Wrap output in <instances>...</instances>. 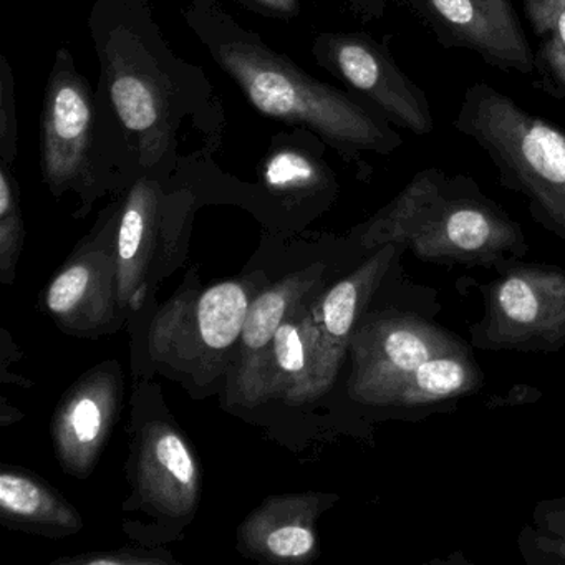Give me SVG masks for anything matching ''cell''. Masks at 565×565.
Segmentation results:
<instances>
[{
	"label": "cell",
	"instance_id": "19",
	"mask_svg": "<svg viewBox=\"0 0 565 565\" xmlns=\"http://www.w3.org/2000/svg\"><path fill=\"white\" fill-rule=\"evenodd\" d=\"M157 186L141 181L131 190L118 230V280L124 296L135 299V284L141 274V254H148L157 220Z\"/></svg>",
	"mask_w": 565,
	"mask_h": 565
},
{
	"label": "cell",
	"instance_id": "3",
	"mask_svg": "<svg viewBox=\"0 0 565 565\" xmlns=\"http://www.w3.org/2000/svg\"><path fill=\"white\" fill-rule=\"evenodd\" d=\"M216 58L267 117L303 125L347 150L388 154L402 147V137L388 124L257 42H224L217 45Z\"/></svg>",
	"mask_w": 565,
	"mask_h": 565
},
{
	"label": "cell",
	"instance_id": "9",
	"mask_svg": "<svg viewBox=\"0 0 565 565\" xmlns=\"http://www.w3.org/2000/svg\"><path fill=\"white\" fill-rule=\"evenodd\" d=\"M445 42L468 49L495 67L531 74L534 52L511 0H418Z\"/></svg>",
	"mask_w": 565,
	"mask_h": 565
},
{
	"label": "cell",
	"instance_id": "24",
	"mask_svg": "<svg viewBox=\"0 0 565 565\" xmlns=\"http://www.w3.org/2000/svg\"><path fill=\"white\" fill-rule=\"evenodd\" d=\"M518 548L527 565H565L564 534L524 524L518 534Z\"/></svg>",
	"mask_w": 565,
	"mask_h": 565
},
{
	"label": "cell",
	"instance_id": "15",
	"mask_svg": "<svg viewBox=\"0 0 565 565\" xmlns=\"http://www.w3.org/2000/svg\"><path fill=\"white\" fill-rule=\"evenodd\" d=\"M319 279L320 274H317L312 280L303 274L287 277L273 289L260 294L250 303L243 332H241L243 359H241V369L237 373V385H239L241 393L247 398L253 399L260 365H263L264 356L269 350L277 329L300 306V299L310 289V284L317 282Z\"/></svg>",
	"mask_w": 565,
	"mask_h": 565
},
{
	"label": "cell",
	"instance_id": "6",
	"mask_svg": "<svg viewBox=\"0 0 565 565\" xmlns=\"http://www.w3.org/2000/svg\"><path fill=\"white\" fill-rule=\"evenodd\" d=\"M249 306L239 282L217 284L194 300L171 302L154 320L151 355L177 369L201 365L203 359L213 362L239 342Z\"/></svg>",
	"mask_w": 565,
	"mask_h": 565
},
{
	"label": "cell",
	"instance_id": "20",
	"mask_svg": "<svg viewBox=\"0 0 565 565\" xmlns=\"http://www.w3.org/2000/svg\"><path fill=\"white\" fill-rule=\"evenodd\" d=\"M105 276L94 260H77L55 277L47 290V307L58 319L75 320L104 294Z\"/></svg>",
	"mask_w": 565,
	"mask_h": 565
},
{
	"label": "cell",
	"instance_id": "28",
	"mask_svg": "<svg viewBox=\"0 0 565 565\" xmlns=\"http://www.w3.org/2000/svg\"><path fill=\"white\" fill-rule=\"evenodd\" d=\"M250 2L273 14L294 15L299 11L297 0H250Z\"/></svg>",
	"mask_w": 565,
	"mask_h": 565
},
{
	"label": "cell",
	"instance_id": "18",
	"mask_svg": "<svg viewBox=\"0 0 565 565\" xmlns=\"http://www.w3.org/2000/svg\"><path fill=\"white\" fill-rule=\"evenodd\" d=\"M110 97L121 124L130 134L141 138L160 134L167 104L158 82L143 68L118 58L110 68Z\"/></svg>",
	"mask_w": 565,
	"mask_h": 565
},
{
	"label": "cell",
	"instance_id": "10",
	"mask_svg": "<svg viewBox=\"0 0 565 565\" xmlns=\"http://www.w3.org/2000/svg\"><path fill=\"white\" fill-rule=\"evenodd\" d=\"M67 55L58 54L45 95L42 168L52 190H62L81 180L94 131L90 88L74 71Z\"/></svg>",
	"mask_w": 565,
	"mask_h": 565
},
{
	"label": "cell",
	"instance_id": "5",
	"mask_svg": "<svg viewBox=\"0 0 565 565\" xmlns=\"http://www.w3.org/2000/svg\"><path fill=\"white\" fill-rule=\"evenodd\" d=\"M466 343L451 330L408 310H382L359 323L350 343V395L380 406L386 393L443 350Z\"/></svg>",
	"mask_w": 565,
	"mask_h": 565
},
{
	"label": "cell",
	"instance_id": "25",
	"mask_svg": "<svg viewBox=\"0 0 565 565\" xmlns=\"http://www.w3.org/2000/svg\"><path fill=\"white\" fill-rule=\"evenodd\" d=\"M532 521L539 527L565 535V495L539 501L532 511Z\"/></svg>",
	"mask_w": 565,
	"mask_h": 565
},
{
	"label": "cell",
	"instance_id": "1",
	"mask_svg": "<svg viewBox=\"0 0 565 565\" xmlns=\"http://www.w3.org/2000/svg\"><path fill=\"white\" fill-rule=\"evenodd\" d=\"M362 249L395 244L423 263L498 270L522 260L527 237L475 181L436 168L419 171L405 190L355 234Z\"/></svg>",
	"mask_w": 565,
	"mask_h": 565
},
{
	"label": "cell",
	"instance_id": "21",
	"mask_svg": "<svg viewBox=\"0 0 565 565\" xmlns=\"http://www.w3.org/2000/svg\"><path fill=\"white\" fill-rule=\"evenodd\" d=\"M525 11L541 38L542 58L565 90V0H525Z\"/></svg>",
	"mask_w": 565,
	"mask_h": 565
},
{
	"label": "cell",
	"instance_id": "14",
	"mask_svg": "<svg viewBox=\"0 0 565 565\" xmlns=\"http://www.w3.org/2000/svg\"><path fill=\"white\" fill-rule=\"evenodd\" d=\"M484 373L469 343L443 350L399 380L380 406L418 409L476 395L484 386Z\"/></svg>",
	"mask_w": 565,
	"mask_h": 565
},
{
	"label": "cell",
	"instance_id": "2",
	"mask_svg": "<svg viewBox=\"0 0 565 565\" xmlns=\"http://www.w3.org/2000/svg\"><path fill=\"white\" fill-rule=\"evenodd\" d=\"M455 127L498 171L499 183L527 201L532 220L565 243V134L488 84L466 90Z\"/></svg>",
	"mask_w": 565,
	"mask_h": 565
},
{
	"label": "cell",
	"instance_id": "8",
	"mask_svg": "<svg viewBox=\"0 0 565 565\" xmlns=\"http://www.w3.org/2000/svg\"><path fill=\"white\" fill-rule=\"evenodd\" d=\"M322 45L333 71L395 124L415 135L435 130L428 98L399 71L385 49L359 35H332Z\"/></svg>",
	"mask_w": 565,
	"mask_h": 565
},
{
	"label": "cell",
	"instance_id": "4",
	"mask_svg": "<svg viewBox=\"0 0 565 565\" xmlns=\"http://www.w3.org/2000/svg\"><path fill=\"white\" fill-rule=\"evenodd\" d=\"M479 284L481 319L469 345L484 352L557 353L565 349V269L515 260Z\"/></svg>",
	"mask_w": 565,
	"mask_h": 565
},
{
	"label": "cell",
	"instance_id": "23",
	"mask_svg": "<svg viewBox=\"0 0 565 565\" xmlns=\"http://www.w3.org/2000/svg\"><path fill=\"white\" fill-rule=\"evenodd\" d=\"M21 241L22 221L18 196H15V184L9 174L8 167H4L0 171V260H2V276L6 282L18 260Z\"/></svg>",
	"mask_w": 565,
	"mask_h": 565
},
{
	"label": "cell",
	"instance_id": "22",
	"mask_svg": "<svg viewBox=\"0 0 565 565\" xmlns=\"http://www.w3.org/2000/svg\"><path fill=\"white\" fill-rule=\"evenodd\" d=\"M264 181L270 190L296 193L319 188L326 181L316 161L296 150H279L266 161Z\"/></svg>",
	"mask_w": 565,
	"mask_h": 565
},
{
	"label": "cell",
	"instance_id": "13",
	"mask_svg": "<svg viewBox=\"0 0 565 565\" xmlns=\"http://www.w3.org/2000/svg\"><path fill=\"white\" fill-rule=\"evenodd\" d=\"M322 498H273L241 527V544L254 557L306 562L317 554L316 519Z\"/></svg>",
	"mask_w": 565,
	"mask_h": 565
},
{
	"label": "cell",
	"instance_id": "12",
	"mask_svg": "<svg viewBox=\"0 0 565 565\" xmlns=\"http://www.w3.org/2000/svg\"><path fill=\"white\" fill-rule=\"evenodd\" d=\"M135 486L141 501L161 514L186 518L200 498L196 459L180 433L151 423L141 433L135 459Z\"/></svg>",
	"mask_w": 565,
	"mask_h": 565
},
{
	"label": "cell",
	"instance_id": "16",
	"mask_svg": "<svg viewBox=\"0 0 565 565\" xmlns=\"http://www.w3.org/2000/svg\"><path fill=\"white\" fill-rule=\"evenodd\" d=\"M313 340V312H302L299 306L284 320L270 342L269 353L264 356L257 375L253 399L267 393H284L287 398L299 402L309 372Z\"/></svg>",
	"mask_w": 565,
	"mask_h": 565
},
{
	"label": "cell",
	"instance_id": "17",
	"mask_svg": "<svg viewBox=\"0 0 565 565\" xmlns=\"http://www.w3.org/2000/svg\"><path fill=\"white\" fill-rule=\"evenodd\" d=\"M0 508L4 519L25 527L54 534H72L82 529V519L68 502L31 476L19 472L0 475Z\"/></svg>",
	"mask_w": 565,
	"mask_h": 565
},
{
	"label": "cell",
	"instance_id": "27",
	"mask_svg": "<svg viewBox=\"0 0 565 565\" xmlns=\"http://www.w3.org/2000/svg\"><path fill=\"white\" fill-rule=\"evenodd\" d=\"M67 562H85V564L90 565H104V564H158L161 562L160 558L154 557H137V555H130V552H121L120 555H102V557H90V558H77V561H67Z\"/></svg>",
	"mask_w": 565,
	"mask_h": 565
},
{
	"label": "cell",
	"instance_id": "26",
	"mask_svg": "<svg viewBox=\"0 0 565 565\" xmlns=\"http://www.w3.org/2000/svg\"><path fill=\"white\" fill-rule=\"evenodd\" d=\"M542 390L535 388V386L525 385V383H518L512 386L505 393H499V395H492L491 398L486 402V408L498 409L509 408V406H524L534 405L539 399L542 398Z\"/></svg>",
	"mask_w": 565,
	"mask_h": 565
},
{
	"label": "cell",
	"instance_id": "11",
	"mask_svg": "<svg viewBox=\"0 0 565 565\" xmlns=\"http://www.w3.org/2000/svg\"><path fill=\"white\" fill-rule=\"evenodd\" d=\"M102 365L85 375L58 406L54 418L55 448L65 471L87 476L110 435L120 408L121 379Z\"/></svg>",
	"mask_w": 565,
	"mask_h": 565
},
{
	"label": "cell",
	"instance_id": "7",
	"mask_svg": "<svg viewBox=\"0 0 565 565\" xmlns=\"http://www.w3.org/2000/svg\"><path fill=\"white\" fill-rule=\"evenodd\" d=\"M402 253L395 244L373 250L312 307L316 340L299 402L317 398L333 385L360 319Z\"/></svg>",
	"mask_w": 565,
	"mask_h": 565
}]
</instances>
